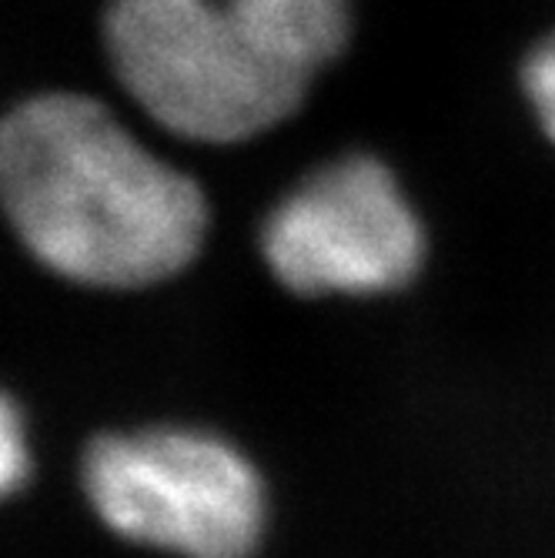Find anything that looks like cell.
<instances>
[{"label": "cell", "mask_w": 555, "mask_h": 558, "mask_svg": "<svg viewBox=\"0 0 555 558\" xmlns=\"http://www.w3.org/2000/svg\"><path fill=\"white\" fill-rule=\"evenodd\" d=\"M262 255L294 294H385L419 275L425 231L391 171L355 155L278 201L262 225Z\"/></svg>", "instance_id": "cell-4"}, {"label": "cell", "mask_w": 555, "mask_h": 558, "mask_svg": "<svg viewBox=\"0 0 555 558\" xmlns=\"http://www.w3.org/2000/svg\"><path fill=\"white\" fill-rule=\"evenodd\" d=\"M281 61L315 74L348 40V0H231Z\"/></svg>", "instance_id": "cell-5"}, {"label": "cell", "mask_w": 555, "mask_h": 558, "mask_svg": "<svg viewBox=\"0 0 555 558\" xmlns=\"http://www.w3.org/2000/svg\"><path fill=\"white\" fill-rule=\"evenodd\" d=\"M0 208L44 268L91 288L158 284L208 231L201 184L81 90H37L0 114Z\"/></svg>", "instance_id": "cell-1"}, {"label": "cell", "mask_w": 555, "mask_h": 558, "mask_svg": "<svg viewBox=\"0 0 555 558\" xmlns=\"http://www.w3.org/2000/svg\"><path fill=\"white\" fill-rule=\"evenodd\" d=\"M84 492L121 538L184 558H251L268 522L258 469L197 428L100 435L84 454Z\"/></svg>", "instance_id": "cell-3"}, {"label": "cell", "mask_w": 555, "mask_h": 558, "mask_svg": "<svg viewBox=\"0 0 555 558\" xmlns=\"http://www.w3.org/2000/svg\"><path fill=\"white\" fill-rule=\"evenodd\" d=\"M526 90L532 97V105L555 141V37L545 40L526 64Z\"/></svg>", "instance_id": "cell-7"}, {"label": "cell", "mask_w": 555, "mask_h": 558, "mask_svg": "<svg viewBox=\"0 0 555 558\" xmlns=\"http://www.w3.org/2000/svg\"><path fill=\"white\" fill-rule=\"evenodd\" d=\"M31 475L27 425L11 395L0 391V501L14 495Z\"/></svg>", "instance_id": "cell-6"}, {"label": "cell", "mask_w": 555, "mask_h": 558, "mask_svg": "<svg viewBox=\"0 0 555 558\" xmlns=\"http://www.w3.org/2000/svg\"><path fill=\"white\" fill-rule=\"evenodd\" d=\"M100 40L134 105L201 144L272 131L301 108L312 81L281 61L231 0H108Z\"/></svg>", "instance_id": "cell-2"}]
</instances>
